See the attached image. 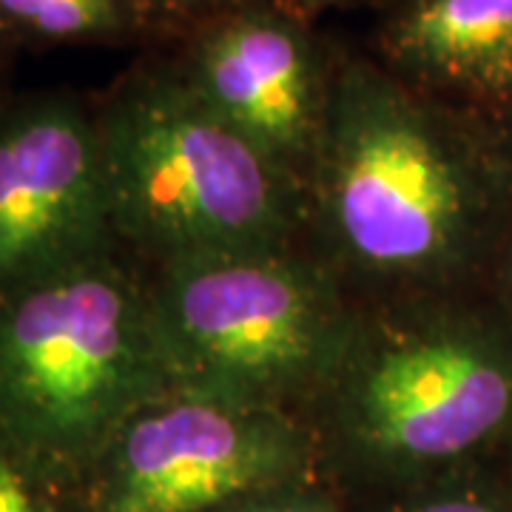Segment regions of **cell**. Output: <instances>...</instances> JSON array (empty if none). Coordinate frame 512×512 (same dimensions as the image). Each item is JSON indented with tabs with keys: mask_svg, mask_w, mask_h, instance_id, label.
Returning a JSON list of instances; mask_svg holds the SVG:
<instances>
[{
	"mask_svg": "<svg viewBox=\"0 0 512 512\" xmlns=\"http://www.w3.org/2000/svg\"><path fill=\"white\" fill-rule=\"evenodd\" d=\"M171 390L148 285L114 248L0 291V439L74 493L111 436Z\"/></svg>",
	"mask_w": 512,
	"mask_h": 512,
	"instance_id": "cell-1",
	"label": "cell"
},
{
	"mask_svg": "<svg viewBox=\"0 0 512 512\" xmlns=\"http://www.w3.org/2000/svg\"><path fill=\"white\" fill-rule=\"evenodd\" d=\"M396 512H504L487 495L458 487H427L407 495Z\"/></svg>",
	"mask_w": 512,
	"mask_h": 512,
	"instance_id": "cell-12",
	"label": "cell"
},
{
	"mask_svg": "<svg viewBox=\"0 0 512 512\" xmlns=\"http://www.w3.org/2000/svg\"><path fill=\"white\" fill-rule=\"evenodd\" d=\"M12 40H15V35H12V29H9V26L3 23V18H0V55L6 52V46H9Z\"/></svg>",
	"mask_w": 512,
	"mask_h": 512,
	"instance_id": "cell-16",
	"label": "cell"
},
{
	"mask_svg": "<svg viewBox=\"0 0 512 512\" xmlns=\"http://www.w3.org/2000/svg\"><path fill=\"white\" fill-rule=\"evenodd\" d=\"M94 109L114 239L160 265L288 251L299 177L208 109L180 63L131 72Z\"/></svg>",
	"mask_w": 512,
	"mask_h": 512,
	"instance_id": "cell-2",
	"label": "cell"
},
{
	"mask_svg": "<svg viewBox=\"0 0 512 512\" xmlns=\"http://www.w3.org/2000/svg\"><path fill=\"white\" fill-rule=\"evenodd\" d=\"M177 63L220 120L296 177L311 174L333 69L299 12L271 0L222 9L202 18Z\"/></svg>",
	"mask_w": 512,
	"mask_h": 512,
	"instance_id": "cell-8",
	"label": "cell"
},
{
	"mask_svg": "<svg viewBox=\"0 0 512 512\" xmlns=\"http://www.w3.org/2000/svg\"><path fill=\"white\" fill-rule=\"evenodd\" d=\"M220 512H339L333 507V501L322 493L311 490L308 484H296L274 493L254 495L245 498L239 504H231Z\"/></svg>",
	"mask_w": 512,
	"mask_h": 512,
	"instance_id": "cell-13",
	"label": "cell"
},
{
	"mask_svg": "<svg viewBox=\"0 0 512 512\" xmlns=\"http://www.w3.org/2000/svg\"><path fill=\"white\" fill-rule=\"evenodd\" d=\"M313 461L288 410L171 390L111 436L77 498L80 512H220L305 484Z\"/></svg>",
	"mask_w": 512,
	"mask_h": 512,
	"instance_id": "cell-6",
	"label": "cell"
},
{
	"mask_svg": "<svg viewBox=\"0 0 512 512\" xmlns=\"http://www.w3.org/2000/svg\"><path fill=\"white\" fill-rule=\"evenodd\" d=\"M143 18H208L251 0H137Z\"/></svg>",
	"mask_w": 512,
	"mask_h": 512,
	"instance_id": "cell-14",
	"label": "cell"
},
{
	"mask_svg": "<svg viewBox=\"0 0 512 512\" xmlns=\"http://www.w3.org/2000/svg\"><path fill=\"white\" fill-rule=\"evenodd\" d=\"M111 248L97 109L66 92L0 100V291Z\"/></svg>",
	"mask_w": 512,
	"mask_h": 512,
	"instance_id": "cell-7",
	"label": "cell"
},
{
	"mask_svg": "<svg viewBox=\"0 0 512 512\" xmlns=\"http://www.w3.org/2000/svg\"><path fill=\"white\" fill-rule=\"evenodd\" d=\"M0 512H80V498L0 439Z\"/></svg>",
	"mask_w": 512,
	"mask_h": 512,
	"instance_id": "cell-11",
	"label": "cell"
},
{
	"mask_svg": "<svg viewBox=\"0 0 512 512\" xmlns=\"http://www.w3.org/2000/svg\"><path fill=\"white\" fill-rule=\"evenodd\" d=\"M382 63L413 89L512 92V0H402L379 32Z\"/></svg>",
	"mask_w": 512,
	"mask_h": 512,
	"instance_id": "cell-9",
	"label": "cell"
},
{
	"mask_svg": "<svg viewBox=\"0 0 512 512\" xmlns=\"http://www.w3.org/2000/svg\"><path fill=\"white\" fill-rule=\"evenodd\" d=\"M296 9H330V6H365V3H384V6H396L402 0H293Z\"/></svg>",
	"mask_w": 512,
	"mask_h": 512,
	"instance_id": "cell-15",
	"label": "cell"
},
{
	"mask_svg": "<svg viewBox=\"0 0 512 512\" xmlns=\"http://www.w3.org/2000/svg\"><path fill=\"white\" fill-rule=\"evenodd\" d=\"M148 296L177 390L237 404L322 393L356 330L328 274L288 251L163 262Z\"/></svg>",
	"mask_w": 512,
	"mask_h": 512,
	"instance_id": "cell-4",
	"label": "cell"
},
{
	"mask_svg": "<svg viewBox=\"0 0 512 512\" xmlns=\"http://www.w3.org/2000/svg\"><path fill=\"white\" fill-rule=\"evenodd\" d=\"M322 393L330 441L350 470L419 484L512 419V359L458 319L407 313L356 325Z\"/></svg>",
	"mask_w": 512,
	"mask_h": 512,
	"instance_id": "cell-5",
	"label": "cell"
},
{
	"mask_svg": "<svg viewBox=\"0 0 512 512\" xmlns=\"http://www.w3.org/2000/svg\"><path fill=\"white\" fill-rule=\"evenodd\" d=\"M308 183L333 251L384 285L441 276L464 251L476 180L439 106L382 60L333 69Z\"/></svg>",
	"mask_w": 512,
	"mask_h": 512,
	"instance_id": "cell-3",
	"label": "cell"
},
{
	"mask_svg": "<svg viewBox=\"0 0 512 512\" xmlns=\"http://www.w3.org/2000/svg\"><path fill=\"white\" fill-rule=\"evenodd\" d=\"M0 18L15 37L43 43L117 40L146 20L137 0H0Z\"/></svg>",
	"mask_w": 512,
	"mask_h": 512,
	"instance_id": "cell-10",
	"label": "cell"
}]
</instances>
